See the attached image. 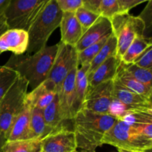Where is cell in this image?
<instances>
[{"label":"cell","instance_id":"1","mask_svg":"<svg viewBox=\"0 0 152 152\" xmlns=\"http://www.w3.org/2000/svg\"><path fill=\"white\" fill-rule=\"evenodd\" d=\"M117 121L111 114L93 112L82 108L73 119V132L77 148L95 150L102 145V139L108 131Z\"/></svg>","mask_w":152,"mask_h":152},{"label":"cell","instance_id":"2","mask_svg":"<svg viewBox=\"0 0 152 152\" xmlns=\"http://www.w3.org/2000/svg\"><path fill=\"white\" fill-rule=\"evenodd\" d=\"M57 49L58 43L45 46L32 54H12L4 65L25 79L28 83V87L33 90L47 79Z\"/></svg>","mask_w":152,"mask_h":152},{"label":"cell","instance_id":"3","mask_svg":"<svg viewBox=\"0 0 152 152\" xmlns=\"http://www.w3.org/2000/svg\"><path fill=\"white\" fill-rule=\"evenodd\" d=\"M62 13L56 0H50L28 31L29 44L26 53L32 54L46 46L53 31L59 28Z\"/></svg>","mask_w":152,"mask_h":152},{"label":"cell","instance_id":"4","mask_svg":"<svg viewBox=\"0 0 152 152\" xmlns=\"http://www.w3.org/2000/svg\"><path fill=\"white\" fill-rule=\"evenodd\" d=\"M108 144L118 149L146 152L152 148V139L146 137L130 125L117 120L102 139V145Z\"/></svg>","mask_w":152,"mask_h":152},{"label":"cell","instance_id":"5","mask_svg":"<svg viewBox=\"0 0 152 152\" xmlns=\"http://www.w3.org/2000/svg\"><path fill=\"white\" fill-rule=\"evenodd\" d=\"M28 88V81L19 76L0 101V134L6 139L12 123L24 108Z\"/></svg>","mask_w":152,"mask_h":152},{"label":"cell","instance_id":"6","mask_svg":"<svg viewBox=\"0 0 152 152\" xmlns=\"http://www.w3.org/2000/svg\"><path fill=\"white\" fill-rule=\"evenodd\" d=\"M112 34L117 39L116 56L122 57L136 37H143L145 25L138 16H132L129 12L119 13L111 19Z\"/></svg>","mask_w":152,"mask_h":152},{"label":"cell","instance_id":"7","mask_svg":"<svg viewBox=\"0 0 152 152\" xmlns=\"http://www.w3.org/2000/svg\"><path fill=\"white\" fill-rule=\"evenodd\" d=\"M50 0H10L4 12L9 29L28 31Z\"/></svg>","mask_w":152,"mask_h":152},{"label":"cell","instance_id":"8","mask_svg":"<svg viewBox=\"0 0 152 152\" xmlns=\"http://www.w3.org/2000/svg\"><path fill=\"white\" fill-rule=\"evenodd\" d=\"M78 65L75 47L59 42L54 61L45 81L56 91L58 90L71 70Z\"/></svg>","mask_w":152,"mask_h":152},{"label":"cell","instance_id":"9","mask_svg":"<svg viewBox=\"0 0 152 152\" xmlns=\"http://www.w3.org/2000/svg\"><path fill=\"white\" fill-rule=\"evenodd\" d=\"M114 80L101 83L98 86H88L83 108L93 112L108 114L113 99Z\"/></svg>","mask_w":152,"mask_h":152},{"label":"cell","instance_id":"10","mask_svg":"<svg viewBox=\"0 0 152 152\" xmlns=\"http://www.w3.org/2000/svg\"><path fill=\"white\" fill-rule=\"evenodd\" d=\"M79 65H77L71 70L57 91L61 117L66 122H72L74 117L73 107L74 102L76 74Z\"/></svg>","mask_w":152,"mask_h":152},{"label":"cell","instance_id":"11","mask_svg":"<svg viewBox=\"0 0 152 152\" xmlns=\"http://www.w3.org/2000/svg\"><path fill=\"white\" fill-rule=\"evenodd\" d=\"M75 134L72 130H62L42 140V152H76Z\"/></svg>","mask_w":152,"mask_h":152},{"label":"cell","instance_id":"12","mask_svg":"<svg viewBox=\"0 0 152 152\" xmlns=\"http://www.w3.org/2000/svg\"><path fill=\"white\" fill-rule=\"evenodd\" d=\"M29 44L28 31L22 29H8L0 37V52L10 51L12 54L26 53Z\"/></svg>","mask_w":152,"mask_h":152},{"label":"cell","instance_id":"13","mask_svg":"<svg viewBox=\"0 0 152 152\" xmlns=\"http://www.w3.org/2000/svg\"><path fill=\"white\" fill-rule=\"evenodd\" d=\"M111 34L112 26L111 21L107 18L100 16L87 31H85L80 39L75 45L76 50L77 52L81 51L86 48L97 42L102 39L111 35Z\"/></svg>","mask_w":152,"mask_h":152},{"label":"cell","instance_id":"14","mask_svg":"<svg viewBox=\"0 0 152 152\" xmlns=\"http://www.w3.org/2000/svg\"><path fill=\"white\" fill-rule=\"evenodd\" d=\"M61 40L62 43L75 47L83 34L81 25L74 12H63L60 25Z\"/></svg>","mask_w":152,"mask_h":152},{"label":"cell","instance_id":"15","mask_svg":"<svg viewBox=\"0 0 152 152\" xmlns=\"http://www.w3.org/2000/svg\"><path fill=\"white\" fill-rule=\"evenodd\" d=\"M113 96L126 105L142 111H152L151 99H147L123 87L114 80Z\"/></svg>","mask_w":152,"mask_h":152},{"label":"cell","instance_id":"16","mask_svg":"<svg viewBox=\"0 0 152 152\" xmlns=\"http://www.w3.org/2000/svg\"><path fill=\"white\" fill-rule=\"evenodd\" d=\"M32 108L25 104L22 111L12 123L7 135V141L23 140L31 138V114Z\"/></svg>","mask_w":152,"mask_h":152},{"label":"cell","instance_id":"17","mask_svg":"<svg viewBox=\"0 0 152 152\" xmlns=\"http://www.w3.org/2000/svg\"><path fill=\"white\" fill-rule=\"evenodd\" d=\"M56 92L45 80L42 83L28 92L25 96V104L31 108L43 110L53 101Z\"/></svg>","mask_w":152,"mask_h":152},{"label":"cell","instance_id":"18","mask_svg":"<svg viewBox=\"0 0 152 152\" xmlns=\"http://www.w3.org/2000/svg\"><path fill=\"white\" fill-rule=\"evenodd\" d=\"M120 62V59L116 56L108 58L93 72L88 75V86L90 87H94L101 83L114 80L115 79Z\"/></svg>","mask_w":152,"mask_h":152},{"label":"cell","instance_id":"19","mask_svg":"<svg viewBox=\"0 0 152 152\" xmlns=\"http://www.w3.org/2000/svg\"><path fill=\"white\" fill-rule=\"evenodd\" d=\"M114 80H115L117 83L123 86V87L135 92L137 94L141 95L147 99H151L152 86H147L134 79L132 76H130L126 72L121 62L119 64L117 74Z\"/></svg>","mask_w":152,"mask_h":152},{"label":"cell","instance_id":"20","mask_svg":"<svg viewBox=\"0 0 152 152\" xmlns=\"http://www.w3.org/2000/svg\"><path fill=\"white\" fill-rule=\"evenodd\" d=\"M42 112L45 121L51 134L62 130H71L67 124L68 122L63 120L61 117L57 94L54 96L53 101L42 110Z\"/></svg>","mask_w":152,"mask_h":152},{"label":"cell","instance_id":"21","mask_svg":"<svg viewBox=\"0 0 152 152\" xmlns=\"http://www.w3.org/2000/svg\"><path fill=\"white\" fill-rule=\"evenodd\" d=\"M89 66H80L78 68L76 74L75 90H74V116L80 110L83 108L85 99L88 89V71Z\"/></svg>","mask_w":152,"mask_h":152},{"label":"cell","instance_id":"22","mask_svg":"<svg viewBox=\"0 0 152 152\" xmlns=\"http://www.w3.org/2000/svg\"><path fill=\"white\" fill-rule=\"evenodd\" d=\"M31 132L32 139L41 140L51 134L45 121L42 109L34 108L31 110Z\"/></svg>","mask_w":152,"mask_h":152},{"label":"cell","instance_id":"23","mask_svg":"<svg viewBox=\"0 0 152 152\" xmlns=\"http://www.w3.org/2000/svg\"><path fill=\"white\" fill-rule=\"evenodd\" d=\"M116 52H117V39L114 34H111L107 39L105 43L98 52L94 59L91 62L88 71V75L93 72L97 67H99L108 58L116 56Z\"/></svg>","mask_w":152,"mask_h":152},{"label":"cell","instance_id":"24","mask_svg":"<svg viewBox=\"0 0 152 152\" xmlns=\"http://www.w3.org/2000/svg\"><path fill=\"white\" fill-rule=\"evenodd\" d=\"M152 39L144 37H137L134 39L124 54L120 58V61L124 64H132L134 61L149 46L152 45Z\"/></svg>","mask_w":152,"mask_h":152},{"label":"cell","instance_id":"25","mask_svg":"<svg viewBox=\"0 0 152 152\" xmlns=\"http://www.w3.org/2000/svg\"><path fill=\"white\" fill-rule=\"evenodd\" d=\"M3 152H42V140L37 139L7 141Z\"/></svg>","mask_w":152,"mask_h":152},{"label":"cell","instance_id":"26","mask_svg":"<svg viewBox=\"0 0 152 152\" xmlns=\"http://www.w3.org/2000/svg\"><path fill=\"white\" fill-rule=\"evenodd\" d=\"M108 37L102 39L94 44L91 45L88 47L82 50L81 51L77 52V59H78L79 66H89L91 62L94 59L98 52L99 51V50L102 48L103 45L105 43Z\"/></svg>","mask_w":152,"mask_h":152},{"label":"cell","instance_id":"27","mask_svg":"<svg viewBox=\"0 0 152 152\" xmlns=\"http://www.w3.org/2000/svg\"><path fill=\"white\" fill-rule=\"evenodd\" d=\"M121 62V61H120ZM123 68L126 70V72L132 76L134 79L137 81L147 85V86H152V72L151 69H145V68H140L134 64H124L121 62Z\"/></svg>","mask_w":152,"mask_h":152},{"label":"cell","instance_id":"28","mask_svg":"<svg viewBox=\"0 0 152 152\" xmlns=\"http://www.w3.org/2000/svg\"><path fill=\"white\" fill-rule=\"evenodd\" d=\"M19 77L17 72L11 68L1 65L0 66V101L14 83Z\"/></svg>","mask_w":152,"mask_h":152},{"label":"cell","instance_id":"29","mask_svg":"<svg viewBox=\"0 0 152 152\" xmlns=\"http://www.w3.org/2000/svg\"><path fill=\"white\" fill-rule=\"evenodd\" d=\"M76 18L79 22L81 28L83 29V34L85 31H87L98 19L100 16L97 13L91 11L88 9L86 8L83 6L79 7L74 12Z\"/></svg>","mask_w":152,"mask_h":152},{"label":"cell","instance_id":"30","mask_svg":"<svg viewBox=\"0 0 152 152\" xmlns=\"http://www.w3.org/2000/svg\"><path fill=\"white\" fill-rule=\"evenodd\" d=\"M120 13V6L117 0H102L98 13L102 17L110 20L113 16Z\"/></svg>","mask_w":152,"mask_h":152},{"label":"cell","instance_id":"31","mask_svg":"<svg viewBox=\"0 0 152 152\" xmlns=\"http://www.w3.org/2000/svg\"><path fill=\"white\" fill-rule=\"evenodd\" d=\"M152 3L151 0L148 1V4L140 13L138 17L142 21L145 25V31L143 37L145 38L151 39V28H152Z\"/></svg>","mask_w":152,"mask_h":152},{"label":"cell","instance_id":"32","mask_svg":"<svg viewBox=\"0 0 152 152\" xmlns=\"http://www.w3.org/2000/svg\"><path fill=\"white\" fill-rule=\"evenodd\" d=\"M137 66L152 70V45L145 49L133 62Z\"/></svg>","mask_w":152,"mask_h":152},{"label":"cell","instance_id":"33","mask_svg":"<svg viewBox=\"0 0 152 152\" xmlns=\"http://www.w3.org/2000/svg\"><path fill=\"white\" fill-rule=\"evenodd\" d=\"M56 1L62 12H75L83 6L82 0H56Z\"/></svg>","mask_w":152,"mask_h":152},{"label":"cell","instance_id":"34","mask_svg":"<svg viewBox=\"0 0 152 152\" xmlns=\"http://www.w3.org/2000/svg\"><path fill=\"white\" fill-rule=\"evenodd\" d=\"M101 1L102 0H82L83 7L97 13Z\"/></svg>","mask_w":152,"mask_h":152},{"label":"cell","instance_id":"35","mask_svg":"<svg viewBox=\"0 0 152 152\" xmlns=\"http://www.w3.org/2000/svg\"><path fill=\"white\" fill-rule=\"evenodd\" d=\"M120 6V13L129 12V6L134 0H117Z\"/></svg>","mask_w":152,"mask_h":152},{"label":"cell","instance_id":"36","mask_svg":"<svg viewBox=\"0 0 152 152\" xmlns=\"http://www.w3.org/2000/svg\"><path fill=\"white\" fill-rule=\"evenodd\" d=\"M8 29V26H7V23H6V20L4 16V14L1 15V16H0V37Z\"/></svg>","mask_w":152,"mask_h":152},{"label":"cell","instance_id":"37","mask_svg":"<svg viewBox=\"0 0 152 152\" xmlns=\"http://www.w3.org/2000/svg\"><path fill=\"white\" fill-rule=\"evenodd\" d=\"M10 0H0V16L4 14V10L8 6Z\"/></svg>","mask_w":152,"mask_h":152},{"label":"cell","instance_id":"38","mask_svg":"<svg viewBox=\"0 0 152 152\" xmlns=\"http://www.w3.org/2000/svg\"><path fill=\"white\" fill-rule=\"evenodd\" d=\"M149 1V0H134V1L131 4V5L129 6V10H132V9L134 8V7H137V6L139 5V4H142V3L145 2V1Z\"/></svg>","mask_w":152,"mask_h":152},{"label":"cell","instance_id":"39","mask_svg":"<svg viewBox=\"0 0 152 152\" xmlns=\"http://www.w3.org/2000/svg\"><path fill=\"white\" fill-rule=\"evenodd\" d=\"M6 142H7V139L5 137L0 134V152H3V148Z\"/></svg>","mask_w":152,"mask_h":152},{"label":"cell","instance_id":"40","mask_svg":"<svg viewBox=\"0 0 152 152\" xmlns=\"http://www.w3.org/2000/svg\"><path fill=\"white\" fill-rule=\"evenodd\" d=\"M117 152H137L134 151H129V150H126V149H118Z\"/></svg>","mask_w":152,"mask_h":152},{"label":"cell","instance_id":"41","mask_svg":"<svg viewBox=\"0 0 152 152\" xmlns=\"http://www.w3.org/2000/svg\"><path fill=\"white\" fill-rule=\"evenodd\" d=\"M80 152H95V150H81Z\"/></svg>","mask_w":152,"mask_h":152},{"label":"cell","instance_id":"42","mask_svg":"<svg viewBox=\"0 0 152 152\" xmlns=\"http://www.w3.org/2000/svg\"><path fill=\"white\" fill-rule=\"evenodd\" d=\"M1 52H0V55H1Z\"/></svg>","mask_w":152,"mask_h":152},{"label":"cell","instance_id":"43","mask_svg":"<svg viewBox=\"0 0 152 152\" xmlns=\"http://www.w3.org/2000/svg\"><path fill=\"white\" fill-rule=\"evenodd\" d=\"M76 152H77V151H76Z\"/></svg>","mask_w":152,"mask_h":152}]
</instances>
